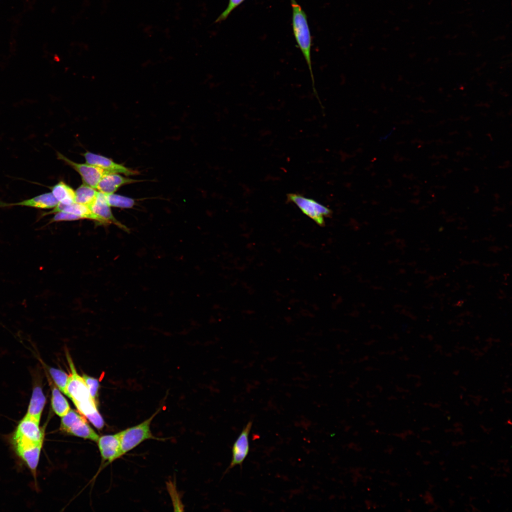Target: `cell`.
I'll return each instance as SVG.
<instances>
[{"label":"cell","mask_w":512,"mask_h":512,"mask_svg":"<svg viewBox=\"0 0 512 512\" xmlns=\"http://www.w3.org/2000/svg\"><path fill=\"white\" fill-rule=\"evenodd\" d=\"M259 490L281 495L315 512H410L384 505L356 493L311 468L269 456L251 461Z\"/></svg>","instance_id":"1"},{"label":"cell","mask_w":512,"mask_h":512,"mask_svg":"<svg viewBox=\"0 0 512 512\" xmlns=\"http://www.w3.org/2000/svg\"><path fill=\"white\" fill-rule=\"evenodd\" d=\"M173 470L175 476L197 487L228 512H315L305 505L264 490L241 491L224 487L177 457H173Z\"/></svg>","instance_id":"2"}]
</instances>
